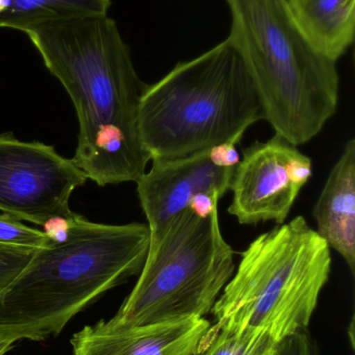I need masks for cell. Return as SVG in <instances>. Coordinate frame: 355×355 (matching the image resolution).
Returning <instances> with one entry per match:
<instances>
[{"label":"cell","instance_id":"6da1fadb","mask_svg":"<svg viewBox=\"0 0 355 355\" xmlns=\"http://www.w3.org/2000/svg\"><path fill=\"white\" fill-rule=\"evenodd\" d=\"M23 33L76 110L75 166L101 187L137 182L150 162L138 127L147 85L135 71L116 21L108 15L79 17L43 23Z\"/></svg>","mask_w":355,"mask_h":355},{"label":"cell","instance_id":"7a4b0ae2","mask_svg":"<svg viewBox=\"0 0 355 355\" xmlns=\"http://www.w3.org/2000/svg\"><path fill=\"white\" fill-rule=\"evenodd\" d=\"M147 223L104 225L77 213L64 238L37 250L0 292V338L44 341L102 294L139 275L147 257Z\"/></svg>","mask_w":355,"mask_h":355},{"label":"cell","instance_id":"3957f363","mask_svg":"<svg viewBox=\"0 0 355 355\" xmlns=\"http://www.w3.org/2000/svg\"><path fill=\"white\" fill-rule=\"evenodd\" d=\"M262 120L256 85L226 37L147 85L138 127L151 162L185 157L223 144L238 145L246 130Z\"/></svg>","mask_w":355,"mask_h":355},{"label":"cell","instance_id":"277c9868","mask_svg":"<svg viewBox=\"0 0 355 355\" xmlns=\"http://www.w3.org/2000/svg\"><path fill=\"white\" fill-rule=\"evenodd\" d=\"M229 39L256 85L265 120L292 145L312 141L339 104L337 62L298 26L286 0H226Z\"/></svg>","mask_w":355,"mask_h":355},{"label":"cell","instance_id":"5b68a950","mask_svg":"<svg viewBox=\"0 0 355 355\" xmlns=\"http://www.w3.org/2000/svg\"><path fill=\"white\" fill-rule=\"evenodd\" d=\"M331 248L304 216L261 234L212 312L221 329L260 331L281 343L306 331L331 271Z\"/></svg>","mask_w":355,"mask_h":355},{"label":"cell","instance_id":"8992f818","mask_svg":"<svg viewBox=\"0 0 355 355\" xmlns=\"http://www.w3.org/2000/svg\"><path fill=\"white\" fill-rule=\"evenodd\" d=\"M219 200L189 207L150 237L139 279L110 319L114 324L146 327L212 312L235 272V250L221 231Z\"/></svg>","mask_w":355,"mask_h":355},{"label":"cell","instance_id":"52a82bcc","mask_svg":"<svg viewBox=\"0 0 355 355\" xmlns=\"http://www.w3.org/2000/svg\"><path fill=\"white\" fill-rule=\"evenodd\" d=\"M88 176L53 146L0 135V211L44 227L71 215L73 191Z\"/></svg>","mask_w":355,"mask_h":355},{"label":"cell","instance_id":"ba28073f","mask_svg":"<svg viewBox=\"0 0 355 355\" xmlns=\"http://www.w3.org/2000/svg\"><path fill=\"white\" fill-rule=\"evenodd\" d=\"M312 175V159L283 137L256 141L233 173L229 213L241 225H281Z\"/></svg>","mask_w":355,"mask_h":355},{"label":"cell","instance_id":"9c48e42d","mask_svg":"<svg viewBox=\"0 0 355 355\" xmlns=\"http://www.w3.org/2000/svg\"><path fill=\"white\" fill-rule=\"evenodd\" d=\"M233 144H223L193 155L151 160L137 183L140 204L149 227L158 235L179 213L206 198H222L241 157Z\"/></svg>","mask_w":355,"mask_h":355},{"label":"cell","instance_id":"30bf717a","mask_svg":"<svg viewBox=\"0 0 355 355\" xmlns=\"http://www.w3.org/2000/svg\"><path fill=\"white\" fill-rule=\"evenodd\" d=\"M210 327L204 318L139 327L102 320L71 339L72 355H197Z\"/></svg>","mask_w":355,"mask_h":355},{"label":"cell","instance_id":"8fae6325","mask_svg":"<svg viewBox=\"0 0 355 355\" xmlns=\"http://www.w3.org/2000/svg\"><path fill=\"white\" fill-rule=\"evenodd\" d=\"M316 232L355 273V139L344 146L313 209Z\"/></svg>","mask_w":355,"mask_h":355},{"label":"cell","instance_id":"7c38bea8","mask_svg":"<svg viewBox=\"0 0 355 355\" xmlns=\"http://www.w3.org/2000/svg\"><path fill=\"white\" fill-rule=\"evenodd\" d=\"M292 16L313 45L333 62L354 41L355 0H286Z\"/></svg>","mask_w":355,"mask_h":355},{"label":"cell","instance_id":"4fadbf2b","mask_svg":"<svg viewBox=\"0 0 355 355\" xmlns=\"http://www.w3.org/2000/svg\"><path fill=\"white\" fill-rule=\"evenodd\" d=\"M110 0H0V27L23 31L79 17L108 15Z\"/></svg>","mask_w":355,"mask_h":355},{"label":"cell","instance_id":"5bb4252c","mask_svg":"<svg viewBox=\"0 0 355 355\" xmlns=\"http://www.w3.org/2000/svg\"><path fill=\"white\" fill-rule=\"evenodd\" d=\"M279 343L260 331L210 327L197 355H275Z\"/></svg>","mask_w":355,"mask_h":355},{"label":"cell","instance_id":"9a60e30c","mask_svg":"<svg viewBox=\"0 0 355 355\" xmlns=\"http://www.w3.org/2000/svg\"><path fill=\"white\" fill-rule=\"evenodd\" d=\"M54 243L45 232L27 227L8 213L0 214V245L37 250L51 248Z\"/></svg>","mask_w":355,"mask_h":355},{"label":"cell","instance_id":"2e32d148","mask_svg":"<svg viewBox=\"0 0 355 355\" xmlns=\"http://www.w3.org/2000/svg\"><path fill=\"white\" fill-rule=\"evenodd\" d=\"M35 252L31 248L0 245V292L22 271Z\"/></svg>","mask_w":355,"mask_h":355},{"label":"cell","instance_id":"e0dca14e","mask_svg":"<svg viewBox=\"0 0 355 355\" xmlns=\"http://www.w3.org/2000/svg\"><path fill=\"white\" fill-rule=\"evenodd\" d=\"M15 342L0 338V355H6L14 347Z\"/></svg>","mask_w":355,"mask_h":355}]
</instances>
